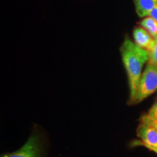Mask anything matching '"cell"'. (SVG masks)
Returning <instances> with one entry per match:
<instances>
[{
  "label": "cell",
  "mask_w": 157,
  "mask_h": 157,
  "mask_svg": "<svg viewBox=\"0 0 157 157\" xmlns=\"http://www.w3.org/2000/svg\"><path fill=\"white\" fill-rule=\"evenodd\" d=\"M121 59L126 70L129 87V103H135V96L142 76L143 67L148 61V52L125 39L120 48Z\"/></svg>",
  "instance_id": "6da1fadb"
},
{
  "label": "cell",
  "mask_w": 157,
  "mask_h": 157,
  "mask_svg": "<svg viewBox=\"0 0 157 157\" xmlns=\"http://www.w3.org/2000/svg\"><path fill=\"white\" fill-rule=\"evenodd\" d=\"M156 91L157 66L148 63L140 78L135 103H140Z\"/></svg>",
  "instance_id": "7a4b0ae2"
},
{
  "label": "cell",
  "mask_w": 157,
  "mask_h": 157,
  "mask_svg": "<svg viewBox=\"0 0 157 157\" xmlns=\"http://www.w3.org/2000/svg\"><path fill=\"white\" fill-rule=\"evenodd\" d=\"M137 135L142 142L136 141L135 145L157 148V129L152 124L141 118V122L137 129Z\"/></svg>",
  "instance_id": "3957f363"
},
{
  "label": "cell",
  "mask_w": 157,
  "mask_h": 157,
  "mask_svg": "<svg viewBox=\"0 0 157 157\" xmlns=\"http://www.w3.org/2000/svg\"><path fill=\"white\" fill-rule=\"evenodd\" d=\"M42 144L37 134L31 135L23 146L13 153L3 155L2 157H41Z\"/></svg>",
  "instance_id": "277c9868"
},
{
  "label": "cell",
  "mask_w": 157,
  "mask_h": 157,
  "mask_svg": "<svg viewBox=\"0 0 157 157\" xmlns=\"http://www.w3.org/2000/svg\"><path fill=\"white\" fill-rule=\"evenodd\" d=\"M133 39L135 44L148 52L151 50L155 42V39L141 26L135 27L133 30Z\"/></svg>",
  "instance_id": "5b68a950"
},
{
  "label": "cell",
  "mask_w": 157,
  "mask_h": 157,
  "mask_svg": "<svg viewBox=\"0 0 157 157\" xmlns=\"http://www.w3.org/2000/svg\"><path fill=\"white\" fill-rule=\"evenodd\" d=\"M135 10L140 17L149 16L151 12L157 6V0H133Z\"/></svg>",
  "instance_id": "8992f818"
},
{
  "label": "cell",
  "mask_w": 157,
  "mask_h": 157,
  "mask_svg": "<svg viewBox=\"0 0 157 157\" xmlns=\"http://www.w3.org/2000/svg\"><path fill=\"white\" fill-rule=\"evenodd\" d=\"M141 27L149 33L154 39H157V21L152 17L148 16L144 17L140 22Z\"/></svg>",
  "instance_id": "52a82bcc"
},
{
  "label": "cell",
  "mask_w": 157,
  "mask_h": 157,
  "mask_svg": "<svg viewBox=\"0 0 157 157\" xmlns=\"http://www.w3.org/2000/svg\"><path fill=\"white\" fill-rule=\"evenodd\" d=\"M148 63L149 64L157 66V39H155L154 44L151 50L148 52Z\"/></svg>",
  "instance_id": "ba28073f"
},
{
  "label": "cell",
  "mask_w": 157,
  "mask_h": 157,
  "mask_svg": "<svg viewBox=\"0 0 157 157\" xmlns=\"http://www.w3.org/2000/svg\"><path fill=\"white\" fill-rule=\"evenodd\" d=\"M147 116L154 119H157V100L148 110Z\"/></svg>",
  "instance_id": "9c48e42d"
},
{
  "label": "cell",
  "mask_w": 157,
  "mask_h": 157,
  "mask_svg": "<svg viewBox=\"0 0 157 157\" xmlns=\"http://www.w3.org/2000/svg\"><path fill=\"white\" fill-rule=\"evenodd\" d=\"M142 118H143V119H146V120L148 121V122H150L151 124H152L155 127V128L157 129V119H152V118L149 117L148 116H147V115L143 116Z\"/></svg>",
  "instance_id": "30bf717a"
},
{
  "label": "cell",
  "mask_w": 157,
  "mask_h": 157,
  "mask_svg": "<svg viewBox=\"0 0 157 157\" xmlns=\"http://www.w3.org/2000/svg\"><path fill=\"white\" fill-rule=\"evenodd\" d=\"M149 16L152 17L153 18H154L156 21H157V6L151 12L150 15H149Z\"/></svg>",
  "instance_id": "8fae6325"
},
{
  "label": "cell",
  "mask_w": 157,
  "mask_h": 157,
  "mask_svg": "<svg viewBox=\"0 0 157 157\" xmlns=\"http://www.w3.org/2000/svg\"><path fill=\"white\" fill-rule=\"evenodd\" d=\"M149 150L152 151H154V153H156V154H157V148H148Z\"/></svg>",
  "instance_id": "7c38bea8"
}]
</instances>
